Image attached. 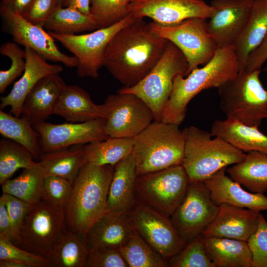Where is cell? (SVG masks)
<instances>
[{"label":"cell","mask_w":267,"mask_h":267,"mask_svg":"<svg viewBox=\"0 0 267 267\" xmlns=\"http://www.w3.org/2000/svg\"><path fill=\"white\" fill-rule=\"evenodd\" d=\"M168 43L154 34L149 23L137 19L110 40L104 52L103 66L123 87H133L156 65Z\"/></svg>","instance_id":"6da1fadb"},{"label":"cell","mask_w":267,"mask_h":267,"mask_svg":"<svg viewBox=\"0 0 267 267\" xmlns=\"http://www.w3.org/2000/svg\"><path fill=\"white\" fill-rule=\"evenodd\" d=\"M114 166H97L87 162L72 183L64 210L67 229L85 235L90 227L108 213V195Z\"/></svg>","instance_id":"7a4b0ae2"},{"label":"cell","mask_w":267,"mask_h":267,"mask_svg":"<svg viewBox=\"0 0 267 267\" xmlns=\"http://www.w3.org/2000/svg\"><path fill=\"white\" fill-rule=\"evenodd\" d=\"M239 73L233 45L218 47L214 57L201 68L187 76L177 75L172 92L163 109L161 121L179 126L186 116L190 100L203 90L219 88Z\"/></svg>","instance_id":"3957f363"},{"label":"cell","mask_w":267,"mask_h":267,"mask_svg":"<svg viewBox=\"0 0 267 267\" xmlns=\"http://www.w3.org/2000/svg\"><path fill=\"white\" fill-rule=\"evenodd\" d=\"M184 152L182 165L189 181H204L221 169L241 161L246 154L211 132L190 126L182 130Z\"/></svg>","instance_id":"277c9868"},{"label":"cell","mask_w":267,"mask_h":267,"mask_svg":"<svg viewBox=\"0 0 267 267\" xmlns=\"http://www.w3.org/2000/svg\"><path fill=\"white\" fill-rule=\"evenodd\" d=\"M184 137L179 126L154 121L134 137L132 154L137 176L182 164Z\"/></svg>","instance_id":"5b68a950"},{"label":"cell","mask_w":267,"mask_h":267,"mask_svg":"<svg viewBox=\"0 0 267 267\" xmlns=\"http://www.w3.org/2000/svg\"><path fill=\"white\" fill-rule=\"evenodd\" d=\"M260 72H239L218 88L220 106L226 119L259 127L267 118V90L260 79Z\"/></svg>","instance_id":"8992f818"},{"label":"cell","mask_w":267,"mask_h":267,"mask_svg":"<svg viewBox=\"0 0 267 267\" xmlns=\"http://www.w3.org/2000/svg\"><path fill=\"white\" fill-rule=\"evenodd\" d=\"M188 70V64L184 55L169 41L160 59L141 81L132 87H123L117 92L130 93L139 97L151 110L155 121H161L176 77L179 74L187 76Z\"/></svg>","instance_id":"52a82bcc"},{"label":"cell","mask_w":267,"mask_h":267,"mask_svg":"<svg viewBox=\"0 0 267 267\" xmlns=\"http://www.w3.org/2000/svg\"><path fill=\"white\" fill-rule=\"evenodd\" d=\"M189 182L182 164L138 176L134 188L135 198L171 217L183 200Z\"/></svg>","instance_id":"ba28073f"},{"label":"cell","mask_w":267,"mask_h":267,"mask_svg":"<svg viewBox=\"0 0 267 267\" xmlns=\"http://www.w3.org/2000/svg\"><path fill=\"white\" fill-rule=\"evenodd\" d=\"M66 228L64 212L42 200L31 206L14 244L51 261L55 245Z\"/></svg>","instance_id":"9c48e42d"},{"label":"cell","mask_w":267,"mask_h":267,"mask_svg":"<svg viewBox=\"0 0 267 267\" xmlns=\"http://www.w3.org/2000/svg\"><path fill=\"white\" fill-rule=\"evenodd\" d=\"M207 19L192 17L171 26L149 23L154 34L174 44L184 55L188 64L187 75L208 63L218 48L208 31Z\"/></svg>","instance_id":"30bf717a"},{"label":"cell","mask_w":267,"mask_h":267,"mask_svg":"<svg viewBox=\"0 0 267 267\" xmlns=\"http://www.w3.org/2000/svg\"><path fill=\"white\" fill-rule=\"evenodd\" d=\"M136 19L130 13L112 26L87 34L63 35L48 33L76 58V73L79 77L96 79L99 76V69L103 66L104 52L110 40L121 29Z\"/></svg>","instance_id":"8fae6325"},{"label":"cell","mask_w":267,"mask_h":267,"mask_svg":"<svg viewBox=\"0 0 267 267\" xmlns=\"http://www.w3.org/2000/svg\"><path fill=\"white\" fill-rule=\"evenodd\" d=\"M128 215L138 234L168 262L185 245L170 217L136 199Z\"/></svg>","instance_id":"7c38bea8"},{"label":"cell","mask_w":267,"mask_h":267,"mask_svg":"<svg viewBox=\"0 0 267 267\" xmlns=\"http://www.w3.org/2000/svg\"><path fill=\"white\" fill-rule=\"evenodd\" d=\"M219 210V206L213 202L204 181H192L183 200L170 218L186 244L201 234L214 220Z\"/></svg>","instance_id":"4fadbf2b"},{"label":"cell","mask_w":267,"mask_h":267,"mask_svg":"<svg viewBox=\"0 0 267 267\" xmlns=\"http://www.w3.org/2000/svg\"><path fill=\"white\" fill-rule=\"evenodd\" d=\"M104 103L108 110L104 130L111 137H135L155 121L146 103L130 93L109 95Z\"/></svg>","instance_id":"5bb4252c"},{"label":"cell","mask_w":267,"mask_h":267,"mask_svg":"<svg viewBox=\"0 0 267 267\" xmlns=\"http://www.w3.org/2000/svg\"><path fill=\"white\" fill-rule=\"evenodd\" d=\"M0 15L2 30L12 36L14 42L33 49L47 61L61 63L68 67H77L76 58L62 52L55 40L43 27L8 9L0 8Z\"/></svg>","instance_id":"9a60e30c"},{"label":"cell","mask_w":267,"mask_h":267,"mask_svg":"<svg viewBox=\"0 0 267 267\" xmlns=\"http://www.w3.org/2000/svg\"><path fill=\"white\" fill-rule=\"evenodd\" d=\"M105 118L60 124L44 121L33 127L40 135L42 154L107 139L109 137L105 132Z\"/></svg>","instance_id":"2e32d148"},{"label":"cell","mask_w":267,"mask_h":267,"mask_svg":"<svg viewBox=\"0 0 267 267\" xmlns=\"http://www.w3.org/2000/svg\"><path fill=\"white\" fill-rule=\"evenodd\" d=\"M214 12L204 0H133L129 6L130 13L136 18L148 17L163 26L192 17L209 19Z\"/></svg>","instance_id":"e0dca14e"},{"label":"cell","mask_w":267,"mask_h":267,"mask_svg":"<svg viewBox=\"0 0 267 267\" xmlns=\"http://www.w3.org/2000/svg\"><path fill=\"white\" fill-rule=\"evenodd\" d=\"M254 0H213L215 12L207 21L209 35L218 47L233 45L248 18Z\"/></svg>","instance_id":"ac0fdd59"},{"label":"cell","mask_w":267,"mask_h":267,"mask_svg":"<svg viewBox=\"0 0 267 267\" xmlns=\"http://www.w3.org/2000/svg\"><path fill=\"white\" fill-rule=\"evenodd\" d=\"M25 68L22 77L16 82L9 93L0 97V110L11 107L14 116H21L24 101L30 91L39 81L52 74L62 72V66L50 64L33 49L25 47Z\"/></svg>","instance_id":"d6986e66"},{"label":"cell","mask_w":267,"mask_h":267,"mask_svg":"<svg viewBox=\"0 0 267 267\" xmlns=\"http://www.w3.org/2000/svg\"><path fill=\"white\" fill-rule=\"evenodd\" d=\"M261 214L247 208L221 204L216 217L201 235L247 241L256 230Z\"/></svg>","instance_id":"ffe728a7"},{"label":"cell","mask_w":267,"mask_h":267,"mask_svg":"<svg viewBox=\"0 0 267 267\" xmlns=\"http://www.w3.org/2000/svg\"><path fill=\"white\" fill-rule=\"evenodd\" d=\"M223 167L204 181L211 199L217 206L222 204L247 208L258 212L267 211V196L248 192L225 175Z\"/></svg>","instance_id":"44dd1931"},{"label":"cell","mask_w":267,"mask_h":267,"mask_svg":"<svg viewBox=\"0 0 267 267\" xmlns=\"http://www.w3.org/2000/svg\"><path fill=\"white\" fill-rule=\"evenodd\" d=\"M135 230L128 214L107 213L98 219L85 235L89 252L101 249L120 250Z\"/></svg>","instance_id":"7402d4cb"},{"label":"cell","mask_w":267,"mask_h":267,"mask_svg":"<svg viewBox=\"0 0 267 267\" xmlns=\"http://www.w3.org/2000/svg\"><path fill=\"white\" fill-rule=\"evenodd\" d=\"M66 86L59 73L41 79L27 95L21 116L27 119L33 126L44 122L53 114L57 100Z\"/></svg>","instance_id":"603a6c76"},{"label":"cell","mask_w":267,"mask_h":267,"mask_svg":"<svg viewBox=\"0 0 267 267\" xmlns=\"http://www.w3.org/2000/svg\"><path fill=\"white\" fill-rule=\"evenodd\" d=\"M53 114L71 123H83L106 119L108 110L104 103H94L89 93L77 85H66L56 103Z\"/></svg>","instance_id":"cb8c5ba5"},{"label":"cell","mask_w":267,"mask_h":267,"mask_svg":"<svg viewBox=\"0 0 267 267\" xmlns=\"http://www.w3.org/2000/svg\"><path fill=\"white\" fill-rule=\"evenodd\" d=\"M137 176L132 153L114 165L108 195V213L123 214L130 211L135 200Z\"/></svg>","instance_id":"d4e9b609"},{"label":"cell","mask_w":267,"mask_h":267,"mask_svg":"<svg viewBox=\"0 0 267 267\" xmlns=\"http://www.w3.org/2000/svg\"><path fill=\"white\" fill-rule=\"evenodd\" d=\"M267 34V0H254L246 24L233 44L239 72L245 70L249 55Z\"/></svg>","instance_id":"484cf974"},{"label":"cell","mask_w":267,"mask_h":267,"mask_svg":"<svg viewBox=\"0 0 267 267\" xmlns=\"http://www.w3.org/2000/svg\"><path fill=\"white\" fill-rule=\"evenodd\" d=\"M258 127L227 119L218 120L213 123L211 133L243 152L257 151L267 154V135Z\"/></svg>","instance_id":"4316f807"},{"label":"cell","mask_w":267,"mask_h":267,"mask_svg":"<svg viewBox=\"0 0 267 267\" xmlns=\"http://www.w3.org/2000/svg\"><path fill=\"white\" fill-rule=\"evenodd\" d=\"M206 254L215 267H252L247 241L218 237H203Z\"/></svg>","instance_id":"83f0119b"},{"label":"cell","mask_w":267,"mask_h":267,"mask_svg":"<svg viewBox=\"0 0 267 267\" xmlns=\"http://www.w3.org/2000/svg\"><path fill=\"white\" fill-rule=\"evenodd\" d=\"M83 145H74L42 153L38 162L45 178L58 176L73 183L82 167L88 162Z\"/></svg>","instance_id":"f1b7e54d"},{"label":"cell","mask_w":267,"mask_h":267,"mask_svg":"<svg viewBox=\"0 0 267 267\" xmlns=\"http://www.w3.org/2000/svg\"><path fill=\"white\" fill-rule=\"evenodd\" d=\"M226 172L234 181L249 191L264 194L267 191V154L251 151L244 159L232 165Z\"/></svg>","instance_id":"f546056e"},{"label":"cell","mask_w":267,"mask_h":267,"mask_svg":"<svg viewBox=\"0 0 267 267\" xmlns=\"http://www.w3.org/2000/svg\"><path fill=\"white\" fill-rule=\"evenodd\" d=\"M45 176L38 162L24 169L17 177L6 180L1 185L3 193L12 195L31 206L42 200Z\"/></svg>","instance_id":"4dcf8cb0"},{"label":"cell","mask_w":267,"mask_h":267,"mask_svg":"<svg viewBox=\"0 0 267 267\" xmlns=\"http://www.w3.org/2000/svg\"><path fill=\"white\" fill-rule=\"evenodd\" d=\"M134 137H111L83 145L88 163L113 165L132 153Z\"/></svg>","instance_id":"1f68e13d"},{"label":"cell","mask_w":267,"mask_h":267,"mask_svg":"<svg viewBox=\"0 0 267 267\" xmlns=\"http://www.w3.org/2000/svg\"><path fill=\"white\" fill-rule=\"evenodd\" d=\"M89 252L85 236L66 228L58 239L51 261L53 267H86Z\"/></svg>","instance_id":"d6a6232c"},{"label":"cell","mask_w":267,"mask_h":267,"mask_svg":"<svg viewBox=\"0 0 267 267\" xmlns=\"http://www.w3.org/2000/svg\"><path fill=\"white\" fill-rule=\"evenodd\" d=\"M43 27L48 32L63 35H76L98 29L91 14L86 15L75 8L63 6L56 7Z\"/></svg>","instance_id":"836d02e7"},{"label":"cell","mask_w":267,"mask_h":267,"mask_svg":"<svg viewBox=\"0 0 267 267\" xmlns=\"http://www.w3.org/2000/svg\"><path fill=\"white\" fill-rule=\"evenodd\" d=\"M25 117H17L0 110V134L25 147L35 159L39 160L42 151L38 142L40 134Z\"/></svg>","instance_id":"e575fe53"},{"label":"cell","mask_w":267,"mask_h":267,"mask_svg":"<svg viewBox=\"0 0 267 267\" xmlns=\"http://www.w3.org/2000/svg\"><path fill=\"white\" fill-rule=\"evenodd\" d=\"M31 153L23 145L9 139L0 141V183L10 179L20 169L37 164Z\"/></svg>","instance_id":"d590c367"},{"label":"cell","mask_w":267,"mask_h":267,"mask_svg":"<svg viewBox=\"0 0 267 267\" xmlns=\"http://www.w3.org/2000/svg\"><path fill=\"white\" fill-rule=\"evenodd\" d=\"M120 251L129 267H167L168 261L150 246L135 231Z\"/></svg>","instance_id":"8d00e7d4"},{"label":"cell","mask_w":267,"mask_h":267,"mask_svg":"<svg viewBox=\"0 0 267 267\" xmlns=\"http://www.w3.org/2000/svg\"><path fill=\"white\" fill-rule=\"evenodd\" d=\"M133 0H91L90 14L98 29L112 26L129 14V6Z\"/></svg>","instance_id":"74e56055"},{"label":"cell","mask_w":267,"mask_h":267,"mask_svg":"<svg viewBox=\"0 0 267 267\" xmlns=\"http://www.w3.org/2000/svg\"><path fill=\"white\" fill-rule=\"evenodd\" d=\"M168 262L171 267H215L206 253L201 235L187 243Z\"/></svg>","instance_id":"f35d334b"},{"label":"cell","mask_w":267,"mask_h":267,"mask_svg":"<svg viewBox=\"0 0 267 267\" xmlns=\"http://www.w3.org/2000/svg\"><path fill=\"white\" fill-rule=\"evenodd\" d=\"M0 54L11 60L10 67L0 71V92L3 93L7 87L23 74L26 64L25 50L14 42H7L0 47Z\"/></svg>","instance_id":"ab89813d"},{"label":"cell","mask_w":267,"mask_h":267,"mask_svg":"<svg viewBox=\"0 0 267 267\" xmlns=\"http://www.w3.org/2000/svg\"><path fill=\"white\" fill-rule=\"evenodd\" d=\"M72 183L58 176L45 178L42 200L54 209L64 212L71 196Z\"/></svg>","instance_id":"60d3db41"},{"label":"cell","mask_w":267,"mask_h":267,"mask_svg":"<svg viewBox=\"0 0 267 267\" xmlns=\"http://www.w3.org/2000/svg\"><path fill=\"white\" fill-rule=\"evenodd\" d=\"M0 260H9L27 267H52L50 260L44 259L14 245L8 238L0 235Z\"/></svg>","instance_id":"b9f144b4"},{"label":"cell","mask_w":267,"mask_h":267,"mask_svg":"<svg viewBox=\"0 0 267 267\" xmlns=\"http://www.w3.org/2000/svg\"><path fill=\"white\" fill-rule=\"evenodd\" d=\"M252 267H267V221L261 214L258 227L247 241Z\"/></svg>","instance_id":"7bdbcfd3"},{"label":"cell","mask_w":267,"mask_h":267,"mask_svg":"<svg viewBox=\"0 0 267 267\" xmlns=\"http://www.w3.org/2000/svg\"><path fill=\"white\" fill-rule=\"evenodd\" d=\"M1 196L6 203L9 215L11 224L10 240L14 244L18 237L24 221L31 206L9 194L2 193Z\"/></svg>","instance_id":"ee69618b"},{"label":"cell","mask_w":267,"mask_h":267,"mask_svg":"<svg viewBox=\"0 0 267 267\" xmlns=\"http://www.w3.org/2000/svg\"><path fill=\"white\" fill-rule=\"evenodd\" d=\"M120 251L101 249L89 252L86 267H128Z\"/></svg>","instance_id":"f6af8a7d"},{"label":"cell","mask_w":267,"mask_h":267,"mask_svg":"<svg viewBox=\"0 0 267 267\" xmlns=\"http://www.w3.org/2000/svg\"><path fill=\"white\" fill-rule=\"evenodd\" d=\"M57 7L56 0H34L22 16L29 22L43 27Z\"/></svg>","instance_id":"bcb514c9"},{"label":"cell","mask_w":267,"mask_h":267,"mask_svg":"<svg viewBox=\"0 0 267 267\" xmlns=\"http://www.w3.org/2000/svg\"><path fill=\"white\" fill-rule=\"evenodd\" d=\"M267 60V34L260 44L249 55L244 71L251 72L260 70Z\"/></svg>","instance_id":"7dc6e473"},{"label":"cell","mask_w":267,"mask_h":267,"mask_svg":"<svg viewBox=\"0 0 267 267\" xmlns=\"http://www.w3.org/2000/svg\"><path fill=\"white\" fill-rule=\"evenodd\" d=\"M11 224L6 203L0 197V235L10 240Z\"/></svg>","instance_id":"c3c4849f"},{"label":"cell","mask_w":267,"mask_h":267,"mask_svg":"<svg viewBox=\"0 0 267 267\" xmlns=\"http://www.w3.org/2000/svg\"><path fill=\"white\" fill-rule=\"evenodd\" d=\"M34 0H0V8H4L23 15Z\"/></svg>","instance_id":"681fc988"},{"label":"cell","mask_w":267,"mask_h":267,"mask_svg":"<svg viewBox=\"0 0 267 267\" xmlns=\"http://www.w3.org/2000/svg\"><path fill=\"white\" fill-rule=\"evenodd\" d=\"M91 0H65L63 7H69L75 8L81 12L90 15Z\"/></svg>","instance_id":"f907efd6"},{"label":"cell","mask_w":267,"mask_h":267,"mask_svg":"<svg viewBox=\"0 0 267 267\" xmlns=\"http://www.w3.org/2000/svg\"><path fill=\"white\" fill-rule=\"evenodd\" d=\"M0 267H27L19 262L9 260H0Z\"/></svg>","instance_id":"816d5d0a"},{"label":"cell","mask_w":267,"mask_h":267,"mask_svg":"<svg viewBox=\"0 0 267 267\" xmlns=\"http://www.w3.org/2000/svg\"><path fill=\"white\" fill-rule=\"evenodd\" d=\"M65 0H56L57 7H62Z\"/></svg>","instance_id":"f5cc1de1"},{"label":"cell","mask_w":267,"mask_h":267,"mask_svg":"<svg viewBox=\"0 0 267 267\" xmlns=\"http://www.w3.org/2000/svg\"><path fill=\"white\" fill-rule=\"evenodd\" d=\"M264 70V71H267V65L266 67L265 68Z\"/></svg>","instance_id":"db71d44e"},{"label":"cell","mask_w":267,"mask_h":267,"mask_svg":"<svg viewBox=\"0 0 267 267\" xmlns=\"http://www.w3.org/2000/svg\"></svg>","instance_id":"11a10c76"}]
</instances>
